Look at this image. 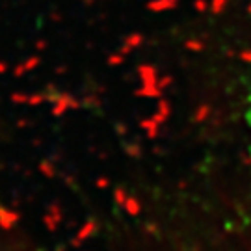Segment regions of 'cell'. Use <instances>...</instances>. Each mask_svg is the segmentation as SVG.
<instances>
[{
	"label": "cell",
	"mask_w": 251,
	"mask_h": 251,
	"mask_svg": "<svg viewBox=\"0 0 251 251\" xmlns=\"http://www.w3.org/2000/svg\"><path fill=\"white\" fill-rule=\"evenodd\" d=\"M246 123L250 126V134H251V97H250V102H248V110H246Z\"/></svg>",
	"instance_id": "1"
}]
</instances>
